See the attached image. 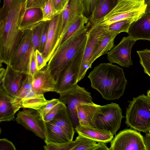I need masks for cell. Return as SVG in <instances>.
<instances>
[{
  "label": "cell",
  "mask_w": 150,
  "mask_h": 150,
  "mask_svg": "<svg viewBox=\"0 0 150 150\" xmlns=\"http://www.w3.org/2000/svg\"><path fill=\"white\" fill-rule=\"evenodd\" d=\"M88 77L91 87L107 100L119 99L123 95L127 83L123 69L110 63L97 65Z\"/></svg>",
  "instance_id": "1"
},
{
  "label": "cell",
  "mask_w": 150,
  "mask_h": 150,
  "mask_svg": "<svg viewBox=\"0 0 150 150\" xmlns=\"http://www.w3.org/2000/svg\"><path fill=\"white\" fill-rule=\"evenodd\" d=\"M89 25L88 22L84 27L59 46L48 62L47 65L56 82L68 64L84 51Z\"/></svg>",
  "instance_id": "2"
},
{
  "label": "cell",
  "mask_w": 150,
  "mask_h": 150,
  "mask_svg": "<svg viewBox=\"0 0 150 150\" xmlns=\"http://www.w3.org/2000/svg\"><path fill=\"white\" fill-rule=\"evenodd\" d=\"M26 0H14L6 16L0 21V41L4 45L12 46L21 39L24 31L18 29L21 18L25 9Z\"/></svg>",
  "instance_id": "3"
},
{
  "label": "cell",
  "mask_w": 150,
  "mask_h": 150,
  "mask_svg": "<svg viewBox=\"0 0 150 150\" xmlns=\"http://www.w3.org/2000/svg\"><path fill=\"white\" fill-rule=\"evenodd\" d=\"M126 112L125 123L128 127L139 132L150 130V98L144 94L134 98Z\"/></svg>",
  "instance_id": "4"
},
{
  "label": "cell",
  "mask_w": 150,
  "mask_h": 150,
  "mask_svg": "<svg viewBox=\"0 0 150 150\" xmlns=\"http://www.w3.org/2000/svg\"><path fill=\"white\" fill-rule=\"evenodd\" d=\"M146 7L144 0H119L116 5L108 14L89 27L106 26L126 19L134 18L137 20L145 13Z\"/></svg>",
  "instance_id": "5"
},
{
  "label": "cell",
  "mask_w": 150,
  "mask_h": 150,
  "mask_svg": "<svg viewBox=\"0 0 150 150\" xmlns=\"http://www.w3.org/2000/svg\"><path fill=\"white\" fill-rule=\"evenodd\" d=\"M59 98L64 104L74 127L79 125L76 108L82 103H93L91 93L76 84L69 89L59 93Z\"/></svg>",
  "instance_id": "6"
},
{
  "label": "cell",
  "mask_w": 150,
  "mask_h": 150,
  "mask_svg": "<svg viewBox=\"0 0 150 150\" xmlns=\"http://www.w3.org/2000/svg\"><path fill=\"white\" fill-rule=\"evenodd\" d=\"M102 113L94 120V127L110 132L114 135L119 129L123 117L119 105L111 103L101 107Z\"/></svg>",
  "instance_id": "7"
},
{
  "label": "cell",
  "mask_w": 150,
  "mask_h": 150,
  "mask_svg": "<svg viewBox=\"0 0 150 150\" xmlns=\"http://www.w3.org/2000/svg\"><path fill=\"white\" fill-rule=\"evenodd\" d=\"M106 30L104 27L100 25L88 28V38L79 69L78 82L83 78L87 70L91 68L90 60Z\"/></svg>",
  "instance_id": "8"
},
{
  "label": "cell",
  "mask_w": 150,
  "mask_h": 150,
  "mask_svg": "<svg viewBox=\"0 0 150 150\" xmlns=\"http://www.w3.org/2000/svg\"><path fill=\"white\" fill-rule=\"evenodd\" d=\"M146 150L144 137L131 128L120 131L110 142L109 150Z\"/></svg>",
  "instance_id": "9"
},
{
  "label": "cell",
  "mask_w": 150,
  "mask_h": 150,
  "mask_svg": "<svg viewBox=\"0 0 150 150\" xmlns=\"http://www.w3.org/2000/svg\"><path fill=\"white\" fill-rule=\"evenodd\" d=\"M16 122L42 139L45 138L44 122L37 110L24 108L17 114Z\"/></svg>",
  "instance_id": "10"
},
{
  "label": "cell",
  "mask_w": 150,
  "mask_h": 150,
  "mask_svg": "<svg viewBox=\"0 0 150 150\" xmlns=\"http://www.w3.org/2000/svg\"><path fill=\"white\" fill-rule=\"evenodd\" d=\"M136 41L129 35L123 37L117 45H114L107 54L110 63H116L123 67H127L132 65L131 51Z\"/></svg>",
  "instance_id": "11"
},
{
  "label": "cell",
  "mask_w": 150,
  "mask_h": 150,
  "mask_svg": "<svg viewBox=\"0 0 150 150\" xmlns=\"http://www.w3.org/2000/svg\"><path fill=\"white\" fill-rule=\"evenodd\" d=\"M0 71V87L15 98L27 74L14 69L10 64L6 65L5 69L1 67Z\"/></svg>",
  "instance_id": "12"
},
{
  "label": "cell",
  "mask_w": 150,
  "mask_h": 150,
  "mask_svg": "<svg viewBox=\"0 0 150 150\" xmlns=\"http://www.w3.org/2000/svg\"><path fill=\"white\" fill-rule=\"evenodd\" d=\"M83 52L80 53L66 66L56 82V93L59 94L77 84L79 69Z\"/></svg>",
  "instance_id": "13"
},
{
  "label": "cell",
  "mask_w": 150,
  "mask_h": 150,
  "mask_svg": "<svg viewBox=\"0 0 150 150\" xmlns=\"http://www.w3.org/2000/svg\"><path fill=\"white\" fill-rule=\"evenodd\" d=\"M62 30V12L49 21L47 40L42 52L47 63L59 45Z\"/></svg>",
  "instance_id": "14"
},
{
  "label": "cell",
  "mask_w": 150,
  "mask_h": 150,
  "mask_svg": "<svg viewBox=\"0 0 150 150\" xmlns=\"http://www.w3.org/2000/svg\"><path fill=\"white\" fill-rule=\"evenodd\" d=\"M32 83L33 89L39 93L56 92V81L47 64L34 75Z\"/></svg>",
  "instance_id": "15"
},
{
  "label": "cell",
  "mask_w": 150,
  "mask_h": 150,
  "mask_svg": "<svg viewBox=\"0 0 150 150\" xmlns=\"http://www.w3.org/2000/svg\"><path fill=\"white\" fill-rule=\"evenodd\" d=\"M45 21H42L33 27L31 44L27 53L16 64L12 66L14 69L27 74L28 67L32 52L36 49L39 50L41 35L44 28Z\"/></svg>",
  "instance_id": "16"
},
{
  "label": "cell",
  "mask_w": 150,
  "mask_h": 150,
  "mask_svg": "<svg viewBox=\"0 0 150 150\" xmlns=\"http://www.w3.org/2000/svg\"><path fill=\"white\" fill-rule=\"evenodd\" d=\"M102 106L93 103H82L76 108L79 125L94 127L95 118L102 113Z\"/></svg>",
  "instance_id": "17"
},
{
  "label": "cell",
  "mask_w": 150,
  "mask_h": 150,
  "mask_svg": "<svg viewBox=\"0 0 150 150\" xmlns=\"http://www.w3.org/2000/svg\"><path fill=\"white\" fill-rule=\"evenodd\" d=\"M129 35L137 41L144 40L150 41V11L145 13L130 25Z\"/></svg>",
  "instance_id": "18"
},
{
  "label": "cell",
  "mask_w": 150,
  "mask_h": 150,
  "mask_svg": "<svg viewBox=\"0 0 150 150\" xmlns=\"http://www.w3.org/2000/svg\"><path fill=\"white\" fill-rule=\"evenodd\" d=\"M84 8L82 0H69L62 12V30L61 39L69 25L77 16L83 14Z\"/></svg>",
  "instance_id": "19"
},
{
  "label": "cell",
  "mask_w": 150,
  "mask_h": 150,
  "mask_svg": "<svg viewBox=\"0 0 150 150\" xmlns=\"http://www.w3.org/2000/svg\"><path fill=\"white\" fill-rule=\"evenodd\" d=\"M75 130L78 134L98 143L106 144L110 142L113 138L114 135L110 132L93 127L79 125L76 127Z\"/></svg>",
  "instance_id": "20"
},
{
  "label": "cell",
  "mask_w": 150,
  "mask_h": 150,
  "mask_svg": "<svg viewBox=\"0 0 150 150\" xmlns=\"http://www.w3.org/2000/svg\"><path fill=\"white\" fill-rule=\"evenodd\" d=\"M13 98L0 87V122L14 121L17 112L13 104Z\"/></svg>",
  "instance_id": "21"
},
{
  "label": "cell",
  "mask_w": 150,
  "mask_h": 150,
  "mask_svg": "<svg viewBox=\"0 0 150 150\" xmlns=\"http://www.w3.org/2000/svg\"><path fill=\"white\" fill-rule=\"evenodd\" d=\"M43 21H44V19L42 9L32 8L25 9L21 18L18 29L23 31L31 29Z\"/></svg>",
  "instance_id": "22"
},
{
  "label": "cell",
  "mask_w": 150,
  "mask_h": 150,
  "mask_svg": "<svg viewBox=\"0 0 150 150\" xmlns=\"http://www.w3.org/2000/svg\"><path fill=\"white\" fill-rule=\"evenodd\" d=\"M46 144L68 142L71 141L64 131L51 122H45Z\"/></svg>",
  "instance_id": "23"
},
{
  "label": "cell",
  "mask_w": 150,
  "mask_h": 150,
  "mask_svg": "<svg viewBox=\"0 0 150 150\" xmlns=\"http://www.w3.org/2000/svg\"><path fill=\"white\" fill-rule=\"evenodd\" d=\"M118 1L96 0L93 11L88 18L89 27L108 14L116 5Z\"/></svg>",
  "instance_id": "24"
},
{
  "label": "cell",
  "mask_w": 150,
  "mask_h": 150,
  "mask_svg": "<svg viewBox=\"0 0 150 150\" xmlns=\"http://www.w3.org/2000/svg\"><path fill=\"white\" fill-rule=\"evenodd\" d=\"M49 100L45 98L44 93L38 92L34 89L29 90L26 91L22 100V108L38 110Z\"/></svg>",
  "instance_id": "25"
},
{
  "label": "cell",
  "mask_w": 150,
  "mask_h": 150,
  "mask_svg": "<svg viewBox=\"0 0 150 150\" xmlns=\"http://www.w3.org/2000/svg\"><path fill=\"white\" fill-rule=\"evenodd\" d=\"M50 122L62 129L70 140L73 141L75 131L66 106L62 108Z\"/></svg>",
  "instance_id": "26"
},
{
  "label": "cell",
  "mask_w": 150,
  "mask_h": 150,
  "mask_svg": "<svg viewBox=\"0 0 150 150\" xmlns=\"http://www.w3.org/2000/svg\"><path fill=\"white\" fill-rule=\"evenodd\" d=\"M21 40L11 57L10 64L13 66L19 62L29 49L32 36L31 29L25 30Z\"/></svg>",
  "instance_id": "27"
},
{
  "label": "cell",
  "mask_w": 150,
  "mask_h": 150,
  "mask_svg": "<svg viewBox=\"0 0 150 150\" xmlns=\"http://www.w3.org/2000/svg\"><path fill=\"white\" fill-rule=\"evenodd\" d=\"M106 29L105 34L100 40L96 50L90 60V64L91 66L97 59L102 55L107 54L114 46V40L118 34Z\"/></svg>",
  "instance_id": "28"
},
{
  "label": "cell",
  "mask_w": 150,
  "mask_h": 150,
  "mask_svg": "<svg viewBox=\"0 0 150 150\" xmlns=\"http://www.w3.org/2000/svg\"><path fill=\"white\" fill-rule=\"evenodd\" d=\"M72 150H109L106 143L96 142L80 134L76 137Z\"/></svg>",
  "instance_id": "29"
},
{
  "label": "cell",
  "mask_w": 150,
  "mask_h": 150,
  "mask_svg": "<svg viewBox=\"0 0 150 150\" xmlns=\"http://www.w3.org/2000/svg\"><path fill=\"white\" fill-rule=\"evenodd\" d=\"M88 22V18L83 14L76 17L69 25L64 34L59 46L65 42L78 30L84 27L85 25Z\"/></svg>",
  "instance_id": "30"
},
{
  "label": "cell",
  "mask_w": 150,
  "mask_h": 150,
  "mask_svg": "<svg viewBox=\"0 0 150 150\" xmlns=\"http://www.w3.org/2000/svg\"><path fill=\"white\" fill-rule=\"evenodd\" d=\"M32 77L33 76L27 74L18 92L13 98V104L17 112L22 108V100L26 91L33 89L32 83Z\"/></svg>",
  "instance_id": "31"
},
{
  "label": "cell",
  "mask_w": 150,
  "mask_h": 150,
  "mask_svg": "<svg viewBox=\"0 0 150 150\" xmlns=\"http://www.w3.org/2000/svg\"><path fill=\"white\" fill-rule=\"evenodd\" d=\"M137 19L134 18L126 19L117 21L105 27L108 31L119 34L122 32L128 33L131 24Z\"/></svg>",
  "instance_id": "32"
},
{
  "label": "cell",
  "mask_w": 150,
  "mask_h": 150,
  "mask_svg": "<svg viewBox=\"0 0 150 150\" xmlns=\"http://www.w3.org/2000/svg\"><path fill=\"white\" fill-rule=\"evenodd\" d=\"M140 58V64L145 73L150 77V50L146 49L137 51Z\"/></svg>",
  "instance_id": "33"
},
{
  "label": "cell",
  "mask_w": 150,
  "mask_h": 150,
  "mask_svg": "<svg viewBox=\"0 0 150 150\" xmlns=\"http://www.w3.org/2000/svg\"><path fill=\"white\" fill-rule=\"evenodd\" d=\"M76 144L75 141L68 142L46 144L43 146L45 150H72Z\"/></svg>",
  "instance_id": "34"
},
{
  "label": "cell",
  "mask_w": 150,
  "mask_h": 150,
  "mask_svg": "<svg viewBox=\"0 0 150 150\" xmlns=\"http://www.w3.org/2000/svg\"><path fill=\"white\" fill-rule=\"evenodd\" d=\"M42 10L44 21L51 20L58 13L54 8L52 0H48Z\"/></svg>",
  "instance_id": "35"
},
{
  "label": "cell",
  "mask_w": 150,
  "mask_h": 150,
  "mask_svg": "<svg viewBox=\"0 0 150 150\" xmlns=\"http://www.w3.org/2000/svg\"><path fill=\"white\" fill-rule=\"evenodd\" d=\"M66 106L62 102L60 101L56 105L46 114L42 117L45 122L51 121L57 114L59 111L62 108Z\"/></svg>",
  "instance_id": "36"
},
{
  "label": "cell",
  "mask_w": 150,
  "mask_h": 150,
  "mask_svg": "<svg viewBox=\"0 0 150 150\" xmlns=\"http://www.w3.org/2000/svg\"><path fill=\"white\" fill-rule=\"evenodd\" d=\"M35 51L33 50L31 53L28 67L27 74L32 76L38 71L37 68Z\"/></svg>",
  "instance_id": "37"
},
{
  "label": "cell",
  "mask_w": 150,
  "mask_h": 150,
  "mask_svg": "<svg viewBox=\"0 0 150 150\" xmlns=\"http://www.w3.org/2000/svg\"><path fill=\"white\" fill-rule=\"evenodd\" d=\"M60 101L59 99L53 98L50 100L47 103L37 110L40 116L42 117L45 115Z\"/></svg>",
  "instance_id": "38"
},
{
  "label": "cell",
  "mask_w": 150,
  "mask_h": 150,
  "mask_svg": "<svg viewBox=\"0 0 150 150\" xmlns=\"http://www.w3.org/2000/svg\"><path fill=\"white\" fill-rule=\"evenodd\" d=\"M96 0H82L84 10L83 14L88 18L92 14L94 10Z\"/></svg>",
  "instance_id": "39"
},
{
  "label": "cell",
  "mask_w": 150,
  "mask_h": 150,
  "mask_svg": "<svg viewBox=\"0 0 150 150\" xmlns=\"http://www.w3.org/2000/svg\"><path fill=\"white\" fill-rule=\"evenodd\" d=\"M49 25V21H46L45 24L42 32L40 38L39 50L42 52L45 46L47 38Z\"/></svg>",
  "instance_id": "40"
},
{
  "label": "cell",
  "mask_w": 150,
  "mask_h": 150,
  "mask_svg": "<svg viewBox=\"0 0 150 150\" xmlns=\"http://www.w3.org/2000/svg\"><path fill=\"white\" fill-rule=\"evenodd\" d=\"M14 0H4L3 5L0 10V21H3L12 6Z\"/></svg>",
  "instance_id": "41"
},
{
  "label": "cell",
  "mask_w": 150,
  "mask_h": 150,
  "mask_svg": "<svg viewBox=\"0 0 150 150\" xmlns=\"http://www.w3.org/2000/svg\"><path fill=\"white\" fill-rule=\"evenodd\" d=\"M48 0H26L25 9L38 8L42 9Z\"/></svg>",
  "instance_id": "42"
},
{
  "label": "cell",
  "mask_w": 150,
  "mask_h": 150,
  "mask_svg": "<svg viewBox=\"0 0 150 150\" xmlns=\"http://www.w3.org/2000/svg\"><path fill=\"white\" fill-rule=\"evenodd\" d=\"M35 54L37 63V69L40 70L44 68L47 64L42 54L39 50L36 49L35 51Z\"/></svg>",
  "instance_id": "43"
},
{
  "label": "cell",
  "mask_w": 150,
  "mask_h": 150,
  "mask_svg": "<svg viewBox=\"0 0 150 150\" xmlns=\"http://www.w3.org/2000/svg\"><path fill=\"white\" fill-rule=\"evenodd\" d=\"M16 147L11 141L6 138L0 139V150H16Z\"/></svg>",
  "instance_id": "44"
},
{
  "label": "cell",
  "mask_w": 150,
  "mask_h": 150,
  "mask_svg": "<svg viewBox=\"0 0 150 150\" xmlns=\"http://www.w3.org/2000/svg\"><path fill=\"white\" fill-rule=\"evenodd\" d=\"M52 0L54 8L58 13L64 10L69 1V0Z\"/></svg>",
  "instance_id": "45"
},
{
  "label": "cell",
  "mask_w": 150,
  "mask_h": 150,
  "mask_svg": "<svg viewBox=\"0 0 150 150\" xmlns=\"http://www.w3.org/2000/svg\"><path fill=\"white\" fill-rule=\"evenodd\" d=\"M146 150H150V133H147L144 137Z\"/></svg>",
  "instance_id": "46"
},
{
  "label": "cell",
  "mask_w": 150,
  "mask_h": 150,
  "mask_svg": "<svg viewBox=\"0 0 150 150\" xmlns=\"http://www.w3.org/2000/svg\"><path fill=\"white\" fill-rule=\"evenodd\" d=\"M145 2L146 5L145 11H150V0H146Z\"/></svg>",
  "instance_id": "47"
},
{
  "label": "cell",
  "mask_w": 150,
  "mask_h": 150,
  "mask_svg": "<svg viewBox=\"0 0 150 150\" xmlns=\"http://www.w3.org/2000/svg\"><path fill=\"white\" fill-rule=\"evenodd\" d=\"M147 96L150 98V89L149 90L147 91Z\"/></svg>",
  "instance_id": "48"
},
{
  "label": "cell",
  "mask_w": 150,
  "mask_h": 150,
  "mask_svg": "<svg viewBox=\"0 0 150 150\" xmlns=\"http://www.w3.org/2000/svg\"><path fill=\"white\" fill-rule=\"evenodd\" d=\"M149 133H150V130L149 131Z\"/></svg>",
  "instance_id": "49"
},
{
  "label": "cell",
  "mask_w": 150,
  "mask_h": 150,
  "mask_svg": "<svg viewBox=\"0 0 150 150\" xmlns=\"http://www.w3.org/2000/svg\"><path fill=\"white\" fill-rule=\"evenodd\" d=\"M145 0V2H146V0Z\"/></svg>",
  "instance_id": "50"
}]
</instances>
